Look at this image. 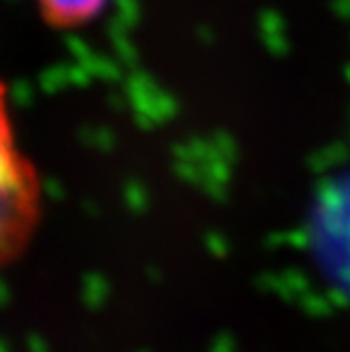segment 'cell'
<instances>
[{"label": "cell", "instance_id": "1", "mask_svg": "<svg viewBox=\"0 0 350 352\" xmlns=\"http://www.w3.org/2000/svg\"><path fill=\"white\" fill-rule=\"evenodd\" d=\"M46 189L23 148L10 85L0 80V271L23 257L43 219Z\"/></svg>", "mask_w": 350, "mask_h": 352}, {"label": "cell", "instance_id": "2", "mask_svg": "<svg viewBox=\"0 0 350 352\" xmlns=\"http://www.w3.org/2000/svg\"><path fill=\"white\" fill-rule=\"evenodd\" d=\"M43 25L57 32L91 28L109 10L111 0H30Z\"/></svg>", "mask_w": 350, "mask_h": 352}]
</instances>
